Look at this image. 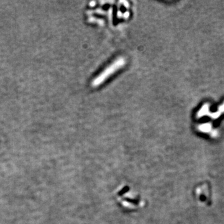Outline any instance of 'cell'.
<instances>
[{"mask_svg":"<svg viewBox=\"0 0 224 224\" xmlns=\"http://www.w3.org/2000/svg\"><path fill=\"white\" fill-rule=\"evenodd\" d=\"M126 63V60L123 57H118L116 58L113 62L111 63L108 67H106L99 75L93 80L91 85L94 87L100 86L103 84L108 78L114 73L116 72L118 70L123 67Z\"/></svg>","mask_w":224,"mask_h":224,"instance_id":"6da1fadb","label":"cell"}]
</instances>
